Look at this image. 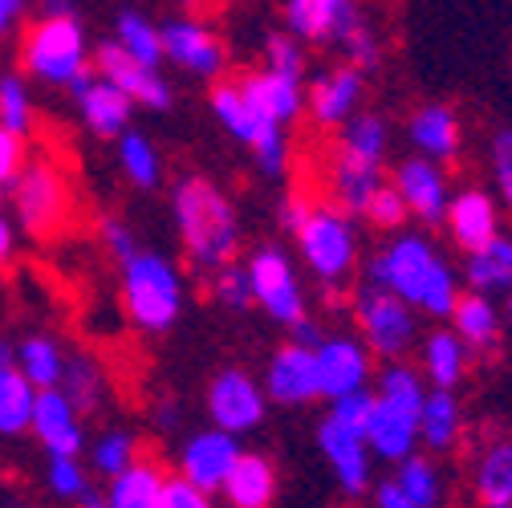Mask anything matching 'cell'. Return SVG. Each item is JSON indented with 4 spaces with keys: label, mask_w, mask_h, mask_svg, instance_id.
<instances>
[{
    "label": "cell",
    "mask_w": 512,
    "mask_h": 508,
    "mask_svg": "<svg viewBox=\"0 0 512 508\" xmlns=\"http://www.w3.org/2000/svg\"><path fill=\"white\" fill-rule=\"evenodd\" d=\"M317 448L326 452V460H330V468L338 476V488L350 500H358V496H366L374 488V456H370L362 435L322 419V423H317Z\"/></svg>",
    "instance_id": "ac0fdd59"
},
{
    "label": "cell",
    "mask_w": 512,
    "mask_h": 508,
    "mask_svg": "<svg viewBox=\"0 0 512 508\" xmlns=\"http://www.w3.org/2000/svg\"><path fill=\"white\" fill-rule=\"evenodd\" d=\"M370 496H374V508H415V504L403 496V488H399L395 480H378V484L370 488Z\"/></svg>",
    "instance_id": "6f0895ef"
},
{
    "label": "cell",
    "mask_w": 512,
    "mask_h": 508,
    "mask_svg": "<svg viewBox=\"0 0 512 508\" xmlns=\"http://www.w3.org/2000/svg\"><path fill=\"white\" fill-rule=\"evenodd\" d=\"M472 496L480 508H512V439H492L476 456Z\"/></svg>",
    "instance_id": "4dcf8cb0"
},
{
    "label": "cell",
    "mask_w": 512,
    "mask_h": 508,
    "mask_svg": "<svg viewBox=\"0 0 512 508\" xmlns=\"http://www.w3.org/2000/svg\"><path fill=\"white\" fill-rule=\"evenodd\" d=\"M443 224H447V232H452L456 248L472 257V252L488 248L500 236V208L484 187H464V192H456L452 200H447Z\"/></svg>",
    "instance_id": "ffe728a7"
},
{
    "label": "cell",
    "mask_w": 512,
    "mask_h": 508,
    "mask_svg": "<svg viewBox=\"0 0 512 508\" xmlns=\"http://www.w3.org/2000/svg\"><path fill=\"white\" fill-rule=\"evenodd\" d=\"M78 508H106V492L90 484V488H86V492L78 496Z\"/></svg>",
    "instance_id": "91938a15"
},
{
    "label": "cell",
    "mask_w": 512,
    "mask_h": 508,
    "mask_svg": "<svg viewBox=\"0 0 512 508\" xmlns=\"http://www.w3.org/2000/svg\"><path fill=\"white\" fill-rule=\"evenodd\" d=\"M317 200H309L305 192H293V196H285V204H281V224L289 228V232H297V224L309 216V208H313Z\"/></svg>",
    "instance_id": "9f6ffc18"
},
{
    "label": "cell",
    "mask_w": 512,
    "mask_h": 508,
    "mask_svg": "<svg viewBox=\"0 0 512 508\" xmlns=\"http://www.w3.org/2000/svg\"><path fill=\"white\" fill-rule=\"evenodd\" d=\"M171 216L187 261L216 273L240 252V212L228 192L208 175H179L171 187Z\"/></svg>",
    "instance_id": "7a4b0ae2"
},
{
    "label": "cell",
    "mask_w": 512,
    "mask_h": 508,
    "mask_svg": "<svg viewBox=\"0 0 512 508\" xmlns=\"http://www.w3.org/2000/svg\"><path fill=\"white\" fill-rule=\"evenodd\" d=\"M0 131H9L21 143H29L37 131L33 90L21 74H0Z\"/></svg>",
    "instance_id": "f35d334b"
},
{
    "label": "cell",
    "mask_w": 512,
    "mask_h": 508,
    "mask_svg": "<svg viewBox=\"0 0 512 508\" xmlns=\"http://www.w3.org/2000/svg\"><path fill=\"white\" fill-rule=\"evenodd\" d=\"M313 374H317V399L330 403L370 391V350L350 334L322 338L313 346Z\"/></svg>",
    "instance_id": "7c38bea8"
},
{
    "label": "cell",
    "mask_w": 512,
    "mask_h": 508,
    "mask_svg": "<svg viewBox=\"0 0 512 508\" xmlns=\"http://www.w3.org/2000/svg\"><path fill=\"white\" fill-rule=\"evenodd\" d=\"M285 33L305 45H342L366 17L354 0H289L285 5Z\"/></svg>",
    "instance_id": "4fadbf2b"
},
{
    "label": "cell",
    "mask_w": 512,
    "mask_h": 508,
    "mask_svg": "<svg viewBox=\"0 0 512 508\" xmlns=\"http://www.w3.org/2000/svg\"><path fill=\"white\" fill-rule=\"evenodd\" d=\"M163 480H167V468L159 460L139 456L122 476H114L102 488L106 492V508H155L159 492H163Z\"/></svg>",
    "instance_id": "d6a6232c"
},
{
    "label": "cell",
    "mask_w": 512,
    "mask_h": 508,
    "mask_svg": "<svg viewBox=\"0 0 512 508\" xmlns=\"http://www.w3.org/2000/svg\"><path fill=\"white\" fill-rule=\"evenodd\" d=\"M464 281H468V293H480V297L508 293L512 289V236H496L488 248L472 252L464 261Z\"/></svg>",
    "instance_id": "e575fe53"
},
{
    "label": "cell",
    "mask_w": 512,
    "mask_h": 508,
    "mask_svg": "<svg viewBox=\"0 0 512 508\" xmlns=\"http://www.w3.org/2000/svg\"><path fill=\"white\" fill-rule=\"evenodd\" d=\"M293 240H297V252H301L305 269L317 281H322L330 293L358 265V232H354V220H346L334 204H313L309 216L297 224Z\"/></svg>",
    "instance_id": "8992f818"
},
{
    "label": "cell",
    "mask_w": 512,
    "mask_h": 508,
    "mask_svg": "<svg viewBox=\"0 0 512 508\" xmlns=\"http://www.w3.org/2000/svg\"><path fill=\"white\" fill-rule=\"evenodd\" d=\"M0 216H5V187H0Z\"/></svg>",
    "instance_id": "e7e4bbea"
},
{
    "label": "cell",
    "mask_w": 512,
    "mask_h": 508,
    "mask_svg": "<svg viewBox=\"0 0 512 508\" xmlns=\"http://www.w3.org/2000/svg\"><path fill=\"white\" fill-rule=\"evenodd\" d=\"M17 261V228L9 216H0V273Z\"/></svg>",
    "instance_id": "680465c9"
},
{
    "label": "cell",
    "mask_w": 512,
    "mask_h": 508,
    "mask_svg": "<svg viewBox=\"0 0 512 508\" xmlns=\"http://www.w3.org/2000/svg\"><path fill=\"white\" fill-rule=\"evenodd\" d=\"M504 317H508V322H512V289L504 293Z\"/></svg>",
    "instance_id": "be15d7a7"
},
{
    "label": "cell",
    "mask_w": 512,
    "mask_h": 508,
    "mask_svg": "<svg viewBox=\"0 0 512 508\" xmlns=\"http://www.w3.org/2000/svg\"><path fill=\"white\" fill-rule=\"evenodd\" d=\"M114 143H118V171L131 179L139 192H155V187L163 183V159H159L155 143L143 131H126Z\"/></svg>",
    "instance_id": "74e56055"
},
{
    "label": "cell",
    "mask_w": 512,
    "mask_h": 508,
    "mask_svg": "<svg viewBox=\"0 0 512 508\" xmlns=\"http://www.w3.org/2000/svg\"><path fill=\"white\" fill-rule=\"evenodd\" d=\"M326 183H330V200H334V208H338L346 220H362L370 196H374L387 179H382V167H366V163H354V159H346V155L334 151Z\"/></svg>",
    "instance_id": "d4e9b609"
},
{
    "label": "cell",
    "mask_w": 512,
    "mask_h": 508,
    "mask_svg": "<svg viewBox=\"0 0 512 508\" xmlns=\"http://www.w3.org/2000/svg\"><path fill=\"white\" fill-rule=\"evenodd\" d=\"M208 289H212V297H216L224 309H232V313L252 309V289H248V273H244L240 261H232V265L208 273Z\"/></svg>",
    "instance_id": "bcb514c9"
},
{
    "label": "cell",
    "mask_w": 512,
    "mask_h": 508,
    "mask_svg": "<svg viewBox=\"0 0 512 508\" xmlns=\"http://www.w3.org/2000/svg\"><path fill=\"white\" fill-rule=\"evenodd\" d=\"M370 411H374V391H358V395H346L338 403H330V423L354 431V435H366V423H370Z\"/></svg>",
    "instance_id": "681fc988"
},
{
    "label": "cell",
    "mask_w": 512,
    "mask_h": 508,
    "mask_svg": "<svg viewBox=\"0 0 512 508\" xmlns=\"http://www.w3.org/2000/svg\"><path fill=\"white\" fill-rule=\"evenodd\" d=\"M362 94H366V78L342 61V66L322 70L305 86V110H309V118L317 126H330V131L338 126V131H342V126L358 114Z\"/></svg>",
    "instance_id": "2e32d148"
},
{
    "label": "cell",
    "mask_w": 512,
    "mask_h": 508,
    "mask_svg": "<svg viewBox=\"0 0 512 508\" xmlns=\"http://www.w3.org/2000/svg\"><path fill=\"white\" fill-rule=\"evenodd\" d=\"M244 273H248V289H252V301L261 305L277 326L285 330H297L301 322H309V309H305V289L297 281V269L293 261L277 244H261L244 261Z\"/></svg>",
    "instance_id": "52a82bcc"
},
{
    "label": "cell",
    "mask_w": 512,
    "mask_h": 508,
    "mask_svg": "<svg viewBox=\"0 0 512 508\" xmlns=\"http://www.w3.org/2000/svg\"><path fill=\"white\" fill-rule=\"evenodd\" d=\"M391 187L399 192V200L407 204V212L415 220H423L427 228H439L443 216H447V200H452V192H447V171L411 155L395 167L391 175Z\"/></svg>",
    "instance_id": "e0dca14e"
},
{
    "label": "cell",
    "mask_w": 512,
    "mask_h": 508,
    "mask_svg": "<svg viewBox=\"0 0 512 508\" xmlns=\"http://www.w3.org/2000/svg\"><path fill=\"white\" fill-rule=\"evenodd\" d=\"M208 106H212L216 122L224 126V131H228L236 143L252 147V139H256V122H252V114H248V106H244L236 82H228V78L212 82V90H208Z\"/></svg>",
    "instance_id": "60d3db41"
},
{
    "label": "cell",
    "mask_w": 512,
    "mask_h": 508,
    "mask_svg": "<svg viewBox=\"0 0 512 508\" xmlns=\"http://www.w3.org/2000/svg\"><path fill=\"white\" fill-rule=\"evenodd\" d=\"M261 391L269 403L281 407H305L317 399V374H313V350L285 342L281 350H273L265 378H261Z\"/></svg>",
    "instance_id": "44dd1931"
},
{
    "label": "cell",
    "mask_w": 512,
    "mask_h": 508,
    "mask_svg": "<svg viewBox=\"0 0 512 508\" xmlns=\"http://www.w3.org/2000/svg\"><path fill=\"white\" fill-rule=\"evenodd\" d=\"M269 415V399L261 391V378H252L240 366H224L208 383V419L216 431L240 439L244 431H256Z\"/></svg>",
    "instance_id": "9c48e42d"
},
{
    "label": "cell",
    "mask_w": 512,
    "mask_h": 508,
    "mask_svg": "<svg viewBox=\"0 0 512 508\" xmlns=\"http://www.w3.org/2000/svg\"><path fill=\"white\" fill-rule=\"evenodd\" d=\"M366 448L370 456L378 460H391V464H403L407 456H415L419 448V415L411 411H399L391 403L374 399V411H370V423H366Z\"/></svg>",
    "instance_id": "603a6c76"
},
{
    "label": "cell",
    "mask_w": 512,
    "mask_h": 508,
    "mask_svg": "<svg viewBox=\"0 0 512 508\" xmlns=\"http://www.w3.org/2000/svg\"><path fill=\"white\" fill-rule=\"evenodd\" d=\"M0 508H37V504H29V500H0Z\"/></svg>",
    "instance_id": "6125c7cd"
},
{
    "label": "cell",
    "mask_w": 512,
    "mask_h": 508,
    "mask_svg": "<svg viewBox=\"0 0 512 508\" xmlns=\"http://www.w3.org/2000/svg\"><path fill=\"white\" fill-rule=\"evenodd\" d=\"M135 460H139V439H135L131 431H122V427H110V431H102V435L90 443V468H94L102 480L122 476Z\"/></svg>",
    "instance_id": "b9f144b4"
},
{
    "label": "cell",
    "mask_w": 512,
    "mask_h": 508,
    "mask_svg": "<svg viewBox=\"0 0 512 508\" xmlns=\"http://www.w3.org/2000/svg\"><path fill=\"white\" fill-rule=\"evenodd\" d=\"M468 350L460 346V338L452 330H431L423 338V383L427 391H447V395H456V387L464 383V374H468Z\"/></svg>",
    "instance_id": "f546056e"
},
{
    "label": "cell",
    "mask_w": 512,
    "mask_h": 508,
    "mask_svg": "<svg viewBox=\"0 0 512 508\" xmlns=\"http://www.w3.org/2000/svg\"><path fill=\"white\" fill-rule=\"evenodd\" d=\"M45 488H49L57 500L78 504V496L90 488V472L82 468L78 456H53V460L45 464Z\"/></svg>",
    "instance_id": "f6af8a7d"
},
{
    "label": "cell",
    "mask_w": 512,
    "mask_h": 508,
    "mask_svg": "<svg viewBox=\"0 0 512 508\" xmlns=\"http://www.w3.org/2000/svg\"><path fill=\"white\" fill-rule=\"evenodd\" d=\"M25 25H29L25 0H0V41H9V37L21 33Z\"/></svg>",
    "instance_id": "11a10c76"
},
{
    "label": "cell",
    "mask_w": 512,
    "mask_h": 508,
    "mask_svg": "<svg viewBox=\"0 0 512 508\" xmlns=\"http://www.w3.org/2000/svg\"><path fill=\"white\" fill-rule=\"evenodd\" d=\"M236 86H240V98L256 122V131H265V126L289 131V122H297L305 110V82H289L269 70H248L236 78Z\"/></svg>",
    "instance_id": "5bb4252c"
},
{
    "label": "cell",
    "mask_w": 512,
    "mask_h": 508,
    "mask_svg": "<svg viewBox=\"0 0 512 508\" xmlns=\"http://www.w3.org/2000/svg\"><path fill=\"white\" fill-rule=\"evenodd\" d=\"M25 159H29V143L13 139L9 131H0V187H5V192H9V183L21 175Z\"/></svg>",
    "instance_id": "db71d44e"
},
{
    "label": "cell",
    "mask_w": 512,
    "mask_h": 508,
    "mask_svg": "<svg viewBox=\"0 0 512 508\" xmlns=\"http://www.w3.org/2000/svg\"><path fill=\"white\" fill-rule=\"evenodd\" d=\"M82 74H90L86 25L66 0H45L21 33V78L70 90Z\"/></svg>",
    "instance_id": "3957f363"
},
{
    "label": "cell",
    "mask_w": 512,
    "mask_h": 508,
    "mask_svg": "<svg viewBox=\"0 0 512 508\" xmlns=\"http://www.w3.org/2000/svg\"><path fill=\"white\" fill-rule=\"evenodd\" d=\"M464 431V411L460 399L447 391H427L419 407V443L427 452H452Z\"/></svg>",
    "instance_id": "836d02e7"
},
{
    "label": "cell",
    "mask_w": 512,
    "mask_h": 508,
    "mask_svg": "<svg viewBox=\"0 0 512 508\" xmlns=\"http://www.w3.org/2000/svg\"><path fill=\"white\" fill-rule=\"evenodd\" d=\"M29 435L45 448V456H78L86 452V419L61 399L57 391H41L33 403V419H29Z\"/></svg>",
    "instance_id": "d6986e66"
},
{
    "label": "cell",
    "mask_w": 512,
    "mask_h": 508,
    "mask_svg": "<svg viewBox=\"0 0 512 508\" xmlns=\"http://www.w3.org/2000/svg\"><path fill=\"white\" fill-rule=\"evenodd\" d=\"M387 147H391V131L387 122H382L378 114L370 110H358L342 131H338V143L334 151L354 159V163H366V167H382V159H387Z\"/></svg>",
    "instance_id": "d590c367"
},
{
    "label": "cell",
    "mask_w": 512,
    "mask_h": 508,
    "mask_svg": "<svg viewBox=\"0 0 512 508\" xmlns=\"http://www.w3.org/2000/svg\"><path fill=\"white\" fill-rule=\"evenodd\" d=\"M90 70H94V78H102L106 86H114L122 98H131V106L171 110V102H175L171 82L159 70H147V66H139V61H131L114 41H98L94 45Z\"/></svg>",
    "instance_id": "30bf717a"
},
{
    "label": "cell",
    "mask_w": 512,
    "mask_h": 508,
    "mask_svg": "<svg viewBox=\"0 0 512 508\" xmlns=\"http://www.w3.org/2000/svg\"><path fill=\"white\" fill-rule=\"evenodd\" d=\"M362 220L366 224H374V228H382V232H403V224L411 220V212H407V204L399 200V192L391 187V179L378 187V192L370 196V204H366V212H362Z\"/></svg>",
    "instance_id": "7dc6e473"
},
{
    "label": "cell",
    "mask_w": 512,
    "mask_h": 508,
    "mask_svg": "<svg viewBox=\"0 0 512 508\" xmlns=\"http://www.w3.org/2000/svg\"><path fill=\"white\" fill-rule=\"evenodd\" d=\"M126 57L139 61L147 70H159L163 66V45H159V21H151L147 13L139 9H122L114 17V37H110Z\"/></svg>",
    "instance_id": "8d00e7d4"
},
{
    "label": "cell",
    "mask_w": 512,
    "mask_h": 508,
    "mask_svg": "<svg viewBox=\"0 0 512 508\" xmlns=\"http://www.w3.org/2000/svg\"><path fill=\"white\" fill-rule=\"evenodd\" d=\"M407 139L419 151V159L443 167L460 155V118L452 106L443 102H427L407 118Z\"/></svg>",
    "instance_id": "7402d4cb"
},
{
    "label": "cell",
    "mask_w": 512,
    "mask_h": 508,
    "mask_svg": "<svg viewBox=\"0 0 512 508\" xmlns=\"http://www.w3.org/2000/svg\"><path fill=\"white\" fill-rule=\"evenodd\" d=\"M159 427H175V403H163L159 407Z\"/></svg>",
    "instance_id": "94428289"
},
{
    "label": "cell",
    "mask_w": 512,
    "mask_h": 508,
    "mask_svg": "<svg viewBox=\"0 0 512 508\" xmlns=\"http://www.w3.org/2000/svg\"><path fill=\"white\" fill-rule=\"evenodd\" d=\"M395 484L403 488V496L415 504V508H435L439 504V496H443V480H439V468L427 460V456H407L403 464H399V476H395Z\"/></svg>",
    "instance_id": "7bdbcfd3"
},
{
    "label": "cell",
    "mask_w": 512,
    "mask_h": 508,
    "mask_svg": "<svg viewBox=\"0 0 512 508\" xmlns=\"http://www.w3.org/2000/svg\"><path fill=\"white\" fill-rule=\"evenodd\" d=\"M366 285L399 297L411 313L419 309L427 317H452L460 301L456 269L439 257L423 232H399L391 244H382L366 265Z\"/></svg>",
    "instance_id": "6da1fadb"
},
{
    "label": "cell",
    "mask_w": 512,
    "mask_h": 508,
    "mask_svg": "<svg viewBox=\"0 0 512 508\" xmlns=\"http://www.w3.org/2000/svg\"><path fill=\"white\" fill-rule=\"evenodd\" d=\"M354 317H358V342L370 350V358H387V362H403V354L415 346V313L374 285H358L354 293Z\"/></svg>",
    "instance_id": "ba28073f"
},
{
    "label": "cell",
    "mask_w": 512,
    "mask_h": 508,
    "mask_svg": "<svg viewBox=\"0 0 512 508\" xmlns=\"http://www.w3.org/2000/svg\"><path fill=\"white\" fill-rule=\"evenodd\" d=\"M492 179H496V192L500 200L512 208V126H504V131L492 135Z\"/></svg>",
    "instance_id": "816d5d0a"
},
{
    "label": "cell",
    "mask_w": 512,
    "mask_h": 508,
    "mask_svg": "<svg viewBox=\"0 0 512 508\" xmlns=\"http://www.w3.org/2000/svg\"><path fill=\"white\" fill-rule=\"evenodd\" d=\"M5 208L17 232L33 236V240H57L66 236L74 216H78V196L74 183L57 159L49 155H29L21 175L9 183L5 192Z\"/></svg>",
    "instance_id": "277c9868"
},
{
    "label": "cell",
    "mask_w": 512,
    "mask_h": 508,
    "mask_svg": "<svg viewBox=\"0 0 512 508\" xmlns=\"http://www.w3.org/2000/svg\"><path fill=\"white\" fill-rule=\"evenodd\" d=\"M66 358H70V350L61 346V338L41 334V330L13 342V362H17L21 378H25V383H29L37 395H41V391H57L61 370H66Z\"/></svg>",
    "instance_id": "4316f807"
},
{
    "label": "cell",
    "mask_w": 512,
    "mask_h": 508,
    "mask_svg": "<svg viewBox=\"0 0 512 508\" xmlns=\"http://www.w3.org/2000/svg\"><path fill=\"white\" fill-rule=\"evenodd\" d=\"M37 391L21 378L13 362V342L0 338V439H17L29 431Z\"/></svg>",
    "instance_id": "f1b7e54d"
},
{
    "label": "cell",
    "mask_w": 512,
    "mask_h": 508,
    "mask_svg": "<svg viewBox=\"0 0 512 508\" xmlns=\"http://www.w3.org/2000/svg\"><path fill=\"white\" fill-rule=\"evenodd\" d=\"M338 49L346 53V66H350V70H358L362 78H366L370 70H378V61H382V41H378V33H374L366 21H362V25H358V29H354Z\"/></svg>",
    "instance_id": "c3c4849f"
},
{
    "label": "cell",
    "mask_w": 512,
    "mask_h": 508,
    "mask_svg": "<svg viewBox=\"0 0 512 508\" xmlns=\"http://www.w3.org/2000/svg\"><path fill=\"white\" fill-rule=\"evenodd\" d=\"M155 508H216V504H212V496H208V492L191 488V484H187V480H179V476H167Z\"/></svg>",
    "instance_id": "f5cc1de1"
},
{
    "label": "cell",
    "mask_w": 512,
    "mask_h": 508,
    "mask_svg": "<svg viewBox=\"0 0 512 508\" xmlns=\"http://www.w3.org/2000/svg\"><path fill=\"white\" fill-rule=\"evenodd\" d=\"M240 439L208 427V431H196L191 439H183V448H179V480H187L191 488H200V492H220L228 472L236 468L240 460Z\"/></svg>",
    "instance_id": "9a60e30c"
},
{
    "label": "cell",
    "mask_w": 512,
    "mask_h": 508,
    "mask_svg": "<svg viewBox=\"0 0 512 508\" xmlns=\"http://www.w3.org/2000/svg\"><path fill=\"white\" fill-rule=\"evenodd\" d=\"M78 114H82V126L98 139H122L131 131V118H135V106L131 98H122L114 86H106L102 78H94L78 98Z\"/></svg>",
    "instance_id": "484cf974"
},
{
    "label": "cell",
    "mask_w": 512,
    "mask_h": 508,
    "mask_svg": "<svg viewBox=\"0 0 512 508\" xmlns=\"http://www.w3.org/2000/svg\"><path fill=\"white\" fill-rule=\"evenodd\" d=\"M159 45H163V61H171V66L196 74V78H220L228 66L224 41L191 13L159 21Z\"/></svg>",
    "instance_id": "8fae6325"
},
{
    "label": "cell",
    "mask_w": 512,
    "mask_h": 508,
    "mask_svg": "<svg viewBox=\"0 0 512 508\" xmlns=\"http://www.w3.org/2000/svg\"><path fill=\"white\" fill-rule=\"evenodd\" d=\"M277 488H281V476H277V464L269 456L240 452V460L228 472V480H224L220 492H224L228 508H273Z\"/></svg>",
    "instance_id": "cb8c5ba5"
},
{
    "label": "cell",
    "mask_w": 512,
    "mask_h": 508,
    "mask_svg": "<svg viewBox=\"0 0 512 508\" xmlns=\"http://www.w3.org/2000/svg\"><path fill=\"white\" fill-rule=\"evenodd\" d=\"M122 309L143 334H167L183 313V273L171 257L155 248H139L131 261L118 265Z\"/></svg>",
    "instance_id": "5b68a950"
},
{
    "label": "cell",
    "mask_w": 512,
    "mask_h": 508,
    "mask_svg": "<svg viewBox=\"0 0 512 508\" xmlns=\"http://www.w3.org/2000/svg\"><path fill=\"white\" fill-rule=\"evenodd\" d=\"M500 309L492 297L480 293H460L456 309H452V334L460 338V346L468 354H492L500 346Z\"/></svg>",
    "instance_id": "83f0119b"
},
{
    "label": "cell",
    "mask_w": 512,
    "mask_h": 508,
    "mask_svg": "<svg viewBox=\"0 0 512 508\" xmlns=\"http://www.w3.org/2000/svg\"><path fill=\"white\" fill-rule=\"evenodd\" d=\"M57 395L66 399L82 419H86V415H98L102 403H106V370L98 366V358H90V354H70V358H66V370H61Z\"/></svg>",
    "instance_id": "1f68e13d"
},
{
    "label": "cell",
    "mask_w": 512,
    "mask_h": 508,
    "mask_svg": "<svg viewBox=\"0 0 512 508\" xmlns=\"http://www.w3.org/2000/svg\"><path fill=\"white\" fill-rule=\"evenodd\" d=\"M98 240H102V248L110 252V257H114L118 265H126V261H131L135 252L143 248V244H139V236H135L131 228H126L118 216H102V220H98Z\"/></svg>",
    "instance_id": "f907efd6"
},
{
    "label": "cell",
    "mask_w": 512,
    "mask_h": 508,
    "mask_svg": "<svg viewBox=\"0 0 512 508\" xmlns=\"http://www.w3.org/2000/svg\"><path fill=\"white\" fill-rule=\"evenodd\" d=\"M374 399L391 403V407H399V411L419 415V407H423V399H427V383H423V374H419L415 366H407V362H387V366H382V374H378V383H374Z\"/></svg>",
    "instance_id": "ab89813d"
},
{
    "label": "cell",
    "mask_w": 512,
    "mask_h": 508,
    "mask_svg": "<svg viewBox=\"0 0 512 508\" xmlns=\"http://www.w3.org/2000/svg\"><path fill=\"white\" fill-rule=\"evenodd\" d=\"M265 70L289 82H305V49L285 29H273L265 37Z\"/></svg>",
    "instance_id": "ee69618b"
}]
</instances>
